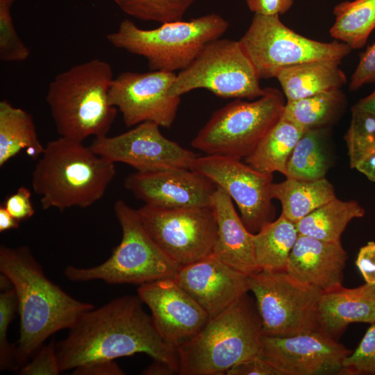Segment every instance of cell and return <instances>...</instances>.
Wrapping results in <instances>:
<instances>
[{"mask_svg":"<svg viewBox=\"0 0 375 375\" xmlns=\"http://www.w3.org/2000/svg\"><path fill=\"white\" fill-rule=\"evenodd\" d=\"M159 127L154 122H144L115 136L95 138L90 147L112 162L127 164L137 172L190 169L198 156L165 138Z\"/></svg>","mask_w":375,"mask_h":375,"instance_id":"5bb4252c","label":"cell"},{"mask_svg":"<svg viewBox=\"0 0 375 375\" xmlns=\"http://www.w3.org/2000/svg\"><path fill=\"white\" fill-rule=\"evenodd\" d=\"M2 205L19 222L31 218L35 213L31 202V192L26 187L19 188L5 199Z\"/></svg>","mask_w":375,"mask_h":375,"instance_id":"f35d334b","label":"cell"},{"mask_svg":"<svg viewBox=\"0 0 375 375\" xmlns=\"http://www.w3.org/2000/svg\"><path fill=\"white\" fill-rule=\"evenodd\" d=\"M353 106L375 115V90L368 96L360 99Z\"/></svg>","mask_w":375,"mask_h":375,"instance_id":"7dc6e473","label":"cell"},{"mask_svg":"<svg viewBox=\"0 0 375 375\" xmlns=\"http://www.w3.org/2000/svg\"><path fill=\"white\" fill-rule=\"evenodd\" d=\"M299 233L296 223L283 215L253 234L255 259L264 271H286Z\"/></svg>","mask_w":375,"mask_h":375,"instance_id":"4316f807","label":"cell"},{"mask_svg":"<svg viewBox=\"0 0 375 375\" xmlns=\"http://www.w3.org/2000/svg\"><path fill=\"white\" fill-rule=\"evenodd\" d=\"M322 331L336 339L352 323L375 322V283L321 293L317 309Z\"/></svg>","mask_w":375,"mask_h":375,"instance_id":"7402d4cb","label":"cell"},{"mask_svg":"<svg viewBox=\"0 0 375 375\" xmlns=\"http://www.w3.org/2000/svg\"><path fill=\"white\" fill-rule=\"evenodd\" d=\"M251 61L239 41L216 39L176 74L169 88L172 97L204 88L222 98L253 100L265 94Z\"/></svg>","mask_w":375,"mask_h":375,"instance_id":"30bf717a","label":"cell"},{"mask_svg":"<svg viewBox=\"0 0 375 375\" xmlns=\"http://www.w3.org/2000/svg\"><path fill=\"white\" fill-rule=\"evenodd\" d=\"M375 83V44L368 46L360 55L358 65L353 73L349 88L355 91L365 84Z\"/></svg>","mask_w":375,"mask_h":375,"instance_id":"74e56055","label":"cell"},{"mask_svg":"<svg viewBox=\"0 0 375 375\" xmlns=\"http://www.w3.org/2000/svg\"><path fill=\"white\" fill-rule=\"evenodd\" d=\"M75 375H123L122 369L114 360H98L74 368Z\"/></svg>","mask_w":375,"mask_h":375,"instance_id":"7bdbcfd3","label":"cell"},{"mask_svg":"<svg viewBox=\"0 0 375 375\" xmlns=\"http://www.w3.org/2000/svg\"><path fill=\"white\" fill-rule=\"evenodd\" d=\"M260 79L276 78L287 67L317 60H340L352 49L334 40L320 42L287 27L279 15L254 14L239 40Z\"/></svg>","mask_w":375,"mask_h":375,"instance_id":"9c48e42d","label":"cell"},{"mask_svg":"<svg viewBox=\"0 0 375 375\" xmlns=\"http://www.w3.org/2000/svg\"><path fill=\"white\" fill-rule=\"evenodd\" d=\"M351 112L344 140L350 167L355 168L364 156L375 150V115L353 106Z\"/></svg>","mask_w":375,"mask_h":375,"instance_id":"d6a6232c","label":"cell"},{"mask_svg":"<svg viewBox=\"0 0 375 375\" xmlns=\"http://www.w3.org/2000/svg\"><path fill=\"white\" fill-rule=\"evenodd\" d=\"M326 128L306 131L288 160L286 178L315 181L325 178L328 159L325 149Z\"/></svg>","mask_w":375,"mask_h":375,"instance_id":"4dcf8cb0","label":"cell"},{"mask_svg":"<svg viewBox=\"0 0 375 375\" xmlns=\"http://www.w3.org/2000/svg\"><path fill=\"white\" fill-rule=\"evenodd\" d=\"M176 77L174 72L163 71L122 72L111 83L110 103L121 112L128 127L152 122L169 128L181 102V97L169 94Z\"/></svg>","mask_w":375,"mask_h":375,"instance_id":"9a60e30c","label":"cell"},{"mask_svg":"<svg viewBox=\"0 0 375 375\" xmlns=\"http://www.w3.org/2000/svg\"><path fill=\"white\" fill-rule=\"evenodd\" d=\"M113 78L110 65L98 58L56 75L46 101L60 137L83 142L108 135L117 112L109 100Z\"/></svg>","mask_w":375,"mask_h":375,"instance_id":"277c9868","label":"cell"},{"mask_svg":"<svg viewBox=\"0 0 375 375\" xmlns=\"http://www.w3.org/2000/svg\"><path fill=\"white\" fill-rule=\"evenodd\" d=\"M19 221L16 219L1 204L0 206V232L17 228Z\"/></svg>","mask_w":375,"mask_h":375,"instance_id":"f6af8a7d","label":"cell"},{"mask_svg":"<svg viewBox=\"0 0 375 375\" xmlns=\"http://www.w3.org/2000/svg\"><path fill=\"white\" fill-rule=\"evenodd\" d=\"M249 9L254 14L280 15L288 12L294 0H246Z\"/></svg>","mask_w":375,"mask_h":375,"instance_id":"60d3db41","label":"cell"},{"mask_svg":"<svg viewBox=\"0 0 375 375\" xmlns=\"http://www.w3.org/2000/svg\"><path fill=\"white\" fill-rule=\"evenodd\" d=\"M15 0H0V60L3 62L26 60L30 51L19 38L11 17Z\"/></svg>","mask_w":375,"mask_h":375,"instance_id":"e575fe53","label":"cell"},{"mask_svg":"<svg viewBox=\"0 0 375 375\" xmlns=\"http://www.w3.org/2000/svg\"><path fill=\"white\" fill-rule=\"evenodd\" d=\"M344 375H375V322L343 362Z\"/></svg>","mask_w":375,"mask_h":375,"instance_id":"d590c367","label":"cell"},{"mask_svg":"<svg viewBox=\"0 0 375 375\" xmlns=\"http://www.w3.org/2000/svg\"><path fill=\"white\" fill-rule=\"evenodd\" d=\"M55 341L52 340L48 344L42 346L28 362L20 368L22 375H58L60 373Z\"/></svg>","mask_w":375,"mask_h":375,"instance_id":"8d00e7d4","label":"cell"},{"mask_svg":"<svg viewBox=\"0 0 375 375\" xmlns=\"http://www.w3.org/2000/svg\"><path fill=\"white\" fill-rule=\"evenodd\" d=\"M345 106L346 97L341 89L332 90L287 101L282 118L305 131L327 128L339 118Z\"/></svg>","mask_w":375,"mask_h":375,"instance_id":"f1b7e54d","label":"cell"},{"mask_svg":"<svg viewBox=\"0 0 375 375\" xmlns=\"http://www.w3.org/2000/svg\"><path fill=\"white\" fill-rule=\"evenodd\" d=\"M335 22L329 30L334 40L351 49L362 48L375 28V0H353L338 3Z\"/></svg>","mask_w":375,"mask_h":375,"instance_id":"f546056e","label":"cell"},{"mask_svg":"<svg viewBox=\"0 0 375 375\" xmlns=\"http://www.w3.org/2000/svg\"><path fill=\"white\" fill-rule=\"evenodd\" d=\"M248 276L211 253L181 266L173 278L212 318L249 292Z\"/></svg>","mask_w":375,"mask_h":375,"instance_id":"d6986e66","label":"cell"},{"mask_svg":"<svg viewBox=\"0 0 375 375\" xmlns=\"http://www.w3.org/2000/svg\"><path fill=\"white\" fill-rule=\"evenodd\" d=\"M142 303L138 295H126L85 312L56 344L60 372L94 361L144 353L178 374L177 349L162 339Z\"/></svg>","mask_w":375,"mask_h":375,"instance_id":"6da1fadb","label":"cell"},{"mask_svg":"<svg viewBox=\"0 0 375 375\" xmlns=\"http://www.w3.org/2000/svg\"><path fill=\"white\" fill-rule=\"evenodd\" d=\"M122 228L120 243L110 258L91 267L67 266L65 276L73 282L101 280L108 284H140L173 278L181 267L167 256L144 227L137 210L123 200L114 204Z\"/></svg>","mask_w":375,"mask_h":375,"instance_id":"52a82bcc","label":"cell"},{"mask_svg":"<svg viewBox=\"0 0 375 375\" xmlns=\"http://www.w3.org/2000/svg\"><path fill=\"white\" fill-rule=\"evenodd\" d=\"M0 272L11 281L18 301V369L58 331L71 328L93 304L77 300L51 281L26 246H0Z\"/></svg>","mask_w":375,"mask_h":375,"instance_id":"7a4b0ae2","label":"cell"},{"mask_svg":"<svg viewBox=\"0 0 375 375\" xmlns=\"http://www.w3.org/2000/svg\"><path fill=\"white\" fill-rule=\"evenodd\" d=\"M271 195L281 202V215L294 223L336 198L333 185L326 178L315 181L286 178L272 183Z\"/></svg>","mask_w":375,"mask_h":375,"instance_id":"d4e9b609","label":"cell"},{"mask_svg":"<svg viewBox=\"0 0 375 375\" xmlns=\"http://www.w3.org/2000/svg\"><path fill=\"white\" fill-rule=\"evenodd\" d=\"M347 258L340 241L299 235L286 271L297 280L326 292L342 285Z\"/></svg>","mask_w":375,"mask_h":375,"instance_id":"ffe728a7","label":"cell"},{"mask_svg":"<svg viewBox=\"0 0 375 375\" xmlns=\"http://www.w3.org/2000/svg\"><path fill=\"white\" fill-rule=\"evenodd\" d=\"M227 375H282L274 366L260 357L240 362L226 372Z\"/></svg>","mask_w":375,"mask_h":375,"instance_id":"ab89813d","label":"cell"},{"mask_svg":"<svg viewBox=\"0 0 375 375\" xmlns=\"http://www.w3.org/2000/svg\"><path fill=\"white\" fill-rule=\"evenodd\" d=\"M263 335L256 301L247 292L177 347L178 374H226L238 363L260 356Z\"/></svg>","mask_w":375,"mask_h":375,"instance_id":"5b68a950","label":"cell"},{"mask_svg":"<svg viewBox=\"0 0 375 375\" xmlns=\"http://www.w3.org/2000/svg\"><path fill=\"white\" fill-rule=\"evenodd\" d=\"M365 209L354 200L337 197L319 206L296 223L299 235L328 242L340 241L348 224L362 217Z\"/></svg>","mask_w":375,"mask_h":375,"instance_id":"83f0119b","label":"cell"},{"mask_svg":"<svg viewBox=\"0 0 375 375\" xmlns=\"http://www.w3.org/2000/svg\"><path fill=\"white\" fill-rule=\"evenodd\" d=\"M18 311L17 297L14 288L0 294V369H18L17 345L9 342L7 335L9 326Z\"/></svg>","mask_w":375,"mask_h":375,"instance_id":"836d02e7","label":"cell"},{"mask_svg":"<svg viewBox=\"0 0 375 375\" xmlns=\"http://www.w3.org/2000/svg\"><path fill=\"white\" fill-rule=\"evenodd\" d=\"M116 174L115 163L83 142L49 141L32 172L31 185L43 210L88 208L100 200Z\"/></svg>","mask_w":375,"mask_h":375,"instance_id":"3957f363","label":"cell"},{"mask_svg":"<svg viewBox=\"0 0 375 375\" xmlns=\"http://www.w3.org/2000/svg\"><path fill=\"white\" fill-rule=\"evenodd\" d=\"M190 169L208 178L231 197L251 233L274 221L272 174L259 172L241 159L218 155L197 156Z\"/></svg>","mask_w":375,"mask_h":375,"instance_id":"4fadbf2b","label":"cell"},{"mask_svg":"<svg viewBox=\"0 0 375 375\" xmlns=\"http://www.w3.org/2000/svg\"><path fill=\"white\" fill-rule=\"evenodd\" d=\"M232 200L223 189L217 187L212 200L217 222V238L212 253L249 276L260 271L255 259L253 234L244 224Z\"/></svg>","mask_w":375,"mask_h":375,"instance_id":"44dd1931","label":"cell"},{"mask_svg":"<svg viewBox=\"0 0 375 375\" xmlns=\"http://www.w3.org/2000/svg\"><path fill=\"white\" fill-rule=\"evenodd\" d=\"M340 60L303 62L281 70L276 76L287 101L341 88L347 78Z\"/></svg>","mask_w":375,"mask_h":375,"instance_id":"603a6c76","label":"cell"},{"mask_svg":"<svg viewBox=\"0 0 375 375\" xmlns=\"http://www.w3.org/2000/svg\"><path fill=\"white\" fill-rule=\"evenodd\" d=\"M369 181L375 182V150L364 156L355 168Z\"/></svg>","mask_w":375,"mask_h":375,"instance_id":"ee69618b","label":"cell"},{"mask_svg":"<svg viewBox=\"0 0 375 375\" xmlns=\"http://www.w3.org/2000/svg\"><path fill=\"white\" fill-rule=\"evenodd\" d=\"M351 352L317 330L288 337L263 335L259 357L282 375H344L343 362Z\"/></svg>","mask_w":375,"mask_h":375,"instance_id":"2e32d148","label":"cell"},{"mask_svg":"<svg viewBox=\"0 0 375 375\" xmlns=\"http://www.w3.org/2000/svg\"><path fill=\"white\" fill-rule=\"evenodd\" d=\"M176 373H178L177 371L169 365L155 360H153V362L142 372L143 374L147 375H167Z\"/></svg>","mask_w":375,"mask_h":375,"instance_id":"bcb514c9","label":"cell"},{"mask_svg":"<svg viewBox=\"0 0 375 375\" xmlns=\"http://www.w3.org/2000/svg\"><path fill=\"white\" fill-rule=\"evenodd\" d=\"M126 14L160 24L182 20L197 0H113Z\"/></svg>","mask_w":375,"mask_h":375,"instance_id":"1f68e13d","label":"cell"},{"mask_svg":"<svg viewBox=\"0 0 375 375\" xmlns=\"http://www.w3.org/2000/svg\"><path fill=\"white\" fill-rule=\"evenodd\" d=\"M0 288L3 291H6L13 288L12 284L10 279L6 275L1 273L0 275Z\"/></svg>","mask_w":375,"mask_h":375,"instance_id":"c3c4849f","label":"cell"},{"mask_svg":"<svg viewBox=\"0 0 375 375\" xmlns=\"http://www.w3.org/2000/svg\"><path fill=\"white\" fill-rule=\"evenodd\" d=\"M28 112L13 106L9 101H0V167L22 150L33 160H38L44 151Z\"/></svg>","mask_w":375,"mask_h":375,"instance_id":"cb8c5ba5","label":"cell"},{"mask_svg":"<svg viewBox=\"0 0 375 375\" xmlns=\"http://www.w3.org/2000/svg\"><path fill=\"white\" fill-rule=\"evenodd\" d=\"M356 265L365 283H375V242H369L360 248Z\"/></svg>","mask_w":375,"mask_h":375,"instance_id":"b9f144b4","label":"cell"},{"mask_svg":"<svg viewBox=\"0 0 375 375\" xmlns=\"http://www.w3.org/2000/svg\"><path fill=\"white\" fill-rule=\"evenodd\" d=\"M137 211L153 240L180 266L212 253L217 222L212 207L163 208L144 204Z\"/></svg>","mask_w":375,"mask_h":375,"instance_id":"7c38bea8","label":"cell"},{"mask_svg":"<svg viewBox=\"0 0 375 375\" xmlns=\"http://www.w3.org/2000/svg\"><path fill=\"white\" fill-rule=\"evenodd\" d=\"M264 335L288 337L320 330L317 309L322 292L287 271L260 270L248 276Z\"/></svg>","mask_w":375,"mask_h":375,"instance_id":"8fae6325","label":"cell"},{"mask_svg":"<svg viewBox=\"0 0 375 375\" xmlns=\"http://www.w3.org/2000/svg\"><path fill=\"white\" fill-rule=\"evenodd\" d=\"M306 131L285 119H281L247 158L245 163L269 174L278 172L285 176L290 155Z\"/></svg>","mask_w":375,"mask_h":375,"instance_id":"484cf974","label":"cell"},{"mask_svg":"<svg viewBox=\"0 0 375 375\" xmlns=\"http://www.w3.org/2000/svg\"><path fill=\"white\" fill-rule=\"evenodd\" d=\"M253 101L236 99L213 112L191 145L206 155L247 158L281 119L285 105L283 93L265 88Z\"/></svg>","mask_w":375,"mask_h":375,"instance_id":"ba28073f","label":"cell"},{"mask_svg":"<svg viewBox=\"0 0 375 375\" xmlns=\"http://www.w3.org/2000/svg\"><path fill=\"white\" fill-rule=\"evenodd\" d=\"M228 22L216 13L189 21L161 24L142 29L130 19L107 35L113 47L144 58L151 71L174 72L187 67L210 42L220 38Z\"/></svg>","mask_w":375,"mask_h":375,"instance_id":"8992f818","label":"cell"},{"mask_svg":"<svg viewBox=\"0 0 375 375\" xmlns=\"http://www.w3.org/2000/svg\"><path fill=\"white\" fill-rule=\"evenodd\" d=\"M138 295L149 308L162 339L176 349L196 335L210 319L207 312L174 278L140 285Z\"/></svg>","mask_w":375,"mask_h":375,"instance_id":"e0dca14e","label":"cell"},{"mask_svg":"<svg viewBox=\"0 0 375 375\" xmlns=\"http://www.w3.org/2000/svg\"><path fill=\"white\" fill-rule=\"evenodd\" d=\"M124 187L145 204L163 208L212 207L217 186L189 168L136 172Z\"/></svg>","mask_w":375,"mask_h":375,"instance_id":"ac0fdd59","label":"cell"}]
</instances>
